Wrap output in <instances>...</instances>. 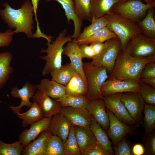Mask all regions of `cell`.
I'll list each match as a JSON object with an SVG mask.
<instances>
[{"instance_id":"6da1fadb","label":"cell","mask_w":155,"mask_h":155,"mask_svg":"<svg viewBox=\"0 0 155 155\" xmlns=\"http://www.w3.org/2000/svg\"><path fill=\"white\" fill-rule=\"evenodd\" d=\"M3 6L4 8L0 10V16L8 27L14 29L15 34L22 32L28 38H33L34 13L31 1H25L18 9L12 8L7 2L3 3Z\"/></svg>"},{"instance_id":"7a4b0ae2","label":"cell","mask_w":155,"mask_h":155,"mask_svg":"<svg viewBox=\"0 0 155 155\" xmlns=\"http://www.w3.org/2000/svg\"><path fill=\"white\" fill-rule=\"evenodd\" d=\"M153 62H155V55L134 57L130 55L126 50L121 49L108 78L140 82L142 69L146 64Z\"/></svg>"},{"instance_id":"3957f363","label":"cell","mask_w":155,"mask_h":155,"mask_svg":"<svg viewBox=\"0 0 155 155\" xmlns=\"http://www.w3.org/2000/svg\"><path fill=\"white\" fill-rule=\"evenodd\" d=\"M67 30L65 29L60 32L55 40L51 43H47V47L42 48L41 53H45L46 55L40 57L46 61L44 67L42 70V75L44 76L50 74L54 70L59 68L62 65V55L65 44L71 41L72 35H67Z\"/></svg>"},{"instance_id":"277c9868","label":"cell","mask_w":155,"mask_h":155,"mask_svg":"<svg viewBox=\"0 0 155 155\" xmlns=\"http://www.w3.org/2000/svg\"><path fill=\"white\" fill-rule=\"evenodd\" d=\"M107 19L106 27L114 32L119 40L121 49H126L130 40L136 35L142 33L137 23L117 14L110 11L105 16Z\"/></svg>"},{"instance_id":"5b68a950","label":"cell","mask_w":155,"mask_h":155,"mask_svg":"<svg viewBox=\"0 0 155 155\" xmlns=\"http://www.w3.org/2000/svg\"><path fill=\"white\" fill-rule=\"evenodd\" d=\"M83 69L88 85L86 96L89 100L103 99L101 88L109 76L106 69L103 66H97L89 62L83 63Z\"/></svg>"},{"instance_id":"8992f818","label":"cell","mask_w":155,"mask_h":155,"mask_svg":"<svg viewBox=\"0 0 155 155\" xmlns=\"http://www.w3.org/2000/svg\"><path fill=\"white\" fill-rule=\"evenodd\" d=\"M155 6V2L145 4L141 0H129L117 2L112 7L110 11L137 23L144 17L149 9Z\"/></svg>"},{"instance_id":"52a82bcc","label":"cell","mask_w":155,"mask_h":155,"mask_svg":"<svg viewBox=\"0 0 155 155\" xmlns=\"http://www.w3.org/2000/svg\"><path fill=\"white\" fill-rule=\"evenodd\" d=\"M126 50L130 55L134 57L155 55V39L142 33L138 34L130 40Z\"/></svg>"},{"instance_id":"ba28073f","label":"cell","mask_w":155,"mask_h":155,"mask_svg":"<svg viewBox=\"0 0 155 155\" xmlns=\"http://www.w3.org/2000/svg\"><path fill=\"white\" fill-rule=\"evenodd\" d=\"M121 45L118 38L109 40L107 45L91 63L96 66H103L107 72L111 73L121 50Z\"/></svg>"},{"instance_id":"9c48e42d","label":"cell","mask_w":155,"mask_h":155,"mask_svg":"<svg viewBox=\"0 0 155 155\" xmlns=\"http://www.w3.org/2000/svg\"><path fill=\"white\" fill-rule=\"evenodd\" d=\"M141 88L140 82L108 78L103 84L101 91L104 97L117 93L139 92Z\"/></svg>"},{"instance_id":"30bf717a","label":"cell","mask_w":155,"mask_h":155,"mask_svg":"<svg viewBox=\"0 0 155 155\" xmlns=\"http://www.w3.org/2000/svg\"><path fill=\"white\" fill-rule=\"evenodd\" d=\"M122 93H117L103 97L106 108L111 111L120 121L130 125L136 123L131 118L121 101Z\"/></svg>"},{"instance_id":"8fae6325","label":"cell","mask_w":155,"mask_h":155,"mask_svg":"<svg viewBox=\"0 0 155 155\" xmlns=\"http://www.w3.org/2000/svg\"><path fill=\"white\" fill-rule=\"evenodd\" d=\"M121 99L131 118L137 121L145 103L140 92L122 93Z\"/></svg>"},{"instance_id":"7c38bea8","label":"cell","mask_w":155,"mask_h":155,"mask_svg":"<svg viewBox=\"0 0 155 155\" xmlns=\"http://www.w3.org/2000/svg\"><path fill=\"white\" fill-rule=\"evenodd\" d=\"M106 111L109 120L107 134L115 146L127 134L131 132L132 127L120 121L106 108Z\"/></svg>"},{"instance_id":"4fadbf2b","label":"cell","mask_w":155,"mask_h":155,"mask_svg":"<svg viewBox=\"0 0 155 155\" xmlns=\"http://www.w3.org/2000/svg\"><path fill=\"white\" fill-rule=\"evenodd\" d=\"M60 113L74 126L89 127L91 124L92 116L86 108L62 107Z\"/></svg>"},{"instance_id":"5bb4252c","label":"cell","mask_w":155,"mask_h":155,"mask_svg":"<svg viewBox=\"0 0 155 155\" xmlns=\"http://www.w3.org/2000/svg\"><path fill=\"white\" fill-rule=\"evenodd\" d=\"M35 85L29 82H26L22 88L19 89L18 86L12 88L11 94L12 96L15 98H20L21 100L20 104L16 106H12L9 107L13 112L16 114L18 112L22 111V109L24 106L30 108L32 102L30 100L32 98L36 90Z\"/></svg>"},{"instance_id":"9a60e30c","label":"cell","mask_w":155,"mask_h":155,"mask_svg":"<svg viewBox=\"0 0 155 155\" xmlns=\"http://www.w3.org/2000/svg\"><path fill=\"white\" fill-rule=\"evenodd\" d=\"M85 108L105 130L107 131L109 120L103 99L89 100Z\"/></svg>"},{"instance_id":"2e32d148","label":"cell","mask_w":155,"mask_h":155,"mask_svg":"<svg viewBox=\"0 0 155 155\" xmlns=\"http://www.w3.org/2000/svg\"><path fill=\"white\" fill-rule=\"evenodd\" d=\"M63 47V54L69 59L70 63L76 72L79 73L87 80L83 69L82 57L81 53L80 45L75 39L69 41Z\"/></svg>"},{"instance_id":"e0dca14e","label":"cell","mask_w":155,"mask_h":155,"mask_svg":"<svg viewBox=\"0 0 155 155\" xmlns=\"http://www.w3.org/2000/svg\"><path fill=\"white\" fill-rule=\"evenodd\" d=\"M52 117H44L40 121L31 124L29 129H26L22 131L19 135V141L23 148L35 140L40 133L48 129Z\"/></svg>"},{"instance_id":"ac0fdd59","label":"cell","mask_w":155,"mask_h":155,"mask_svg":"<svg viewBox=\"0 0 155 155\" xmlns=\"http://www.w3.org/2000/svg\"><path fill=\"white\" fill-rule=\"evenodd\" d=\"M32 99L40 107L44 117H52L60 112L61 107L59 103L38 90H36Z\"/></svg>"},{"instance_id":"d6986e66","label":"cell","mask_w":155,"mask_h":155,"mask_svg":"<svg viewBox=\"0 0 155 155\" xmlns=\"http://www.w3.org/2000/svg\"><path fill=\"white\" fill-rule=\"evenodd\" d=\"M47 1H55L62 6L64 9L67 18V22L69 24L72 20L74 25V31L73 38L76 39L81 33V28L83 24V20L76 14L75 11L73 0H46Z\"/></svg>"},{"instance_id":"ffe728a7","label":"cell","mask_w":155,"mask_h":155,"mask_svg":"<svg viewBox=\"0 0 155 155\" xmlns=\"http://www.w3.org/2000/svg\"><path fill=\"white\" fill-rule=\"evenodd\" d=\"M75 135L82 155L95 147L97 141L89 126H74Z\"/></svg>"},{"instance_id":"44dd1931","label":"cell","mask_w":155,"mask_h":155,"mask_svg":"<svg viewBox=\"0 0 155 155\" xmlns=\"http://www.w3.org/2000/svg\"><path fill=\"white\" fill-rule=\"evenodd\" d=\"M71 125L69 120L59 112L52 117L48 129L53 135L60 138L64 143L68 135Z\"/></svg>"},{"instance_id":"7402d4cb","label":"cell","mask_w":155,"mask_h":155,"mask_svg":"<svg viewBox=\"0 0 155 155\" xmlns=\"http://www.w3.org/2000/svg\"><path fill=\"white\" fill-rule=\"evenodd\" d=\"M36 90H38L49 96L53 99L55 100L60 98L66 94L65 87L52 79L48 78L42 80L40 84L35 85Z\"/></svg>"},{"instance_id":"603a6c76","label":"cell","mask_w":155,"mask_h":155,"mask_svg":"<svg viewBox=\"0 0 155 155\" xmlns=\"http://www.w3.org/2000/svg\"><path fill=\"white\" fill-rule=\"evenodd\" d=\"M53 134L48 129L41 132L37 139L23 148V155H44L47 144Z\"/></svg>"},{"instance_id":"cb8c5ba5","label":"cell","mask_w":155,"mask_h":155,"mask_svg":"<svg viewBox=\"0 0 155 155\" xmlns=\"http://www.w3.org/2000/svg\"><path fill=\"white\" fill-rule=\"evenodd\" d=\"M66 94L75 96H86L88 85L85 80L78 73H75L65 85Z\"/></svg>"},{"instance_id":"d4e9b609","label":"cell","mask_w":155,"mask_h":155,"mask_svg":"<svg viewBox=\"0 0 155 155\" xmlns=\"http://www.w3.org/2000/svg\"><path fill=\"white\" fill-rule=\"evenodd\" d=\"M117 0H90L91 21L105 16Z\"/></svg>"},{"instance_id":"484cf974","label":"cell","mask_w":155,"mask_h":155,"mask_svg":"<svg viewBox=\"0 0 155 155\" xmlns=\"http://www.w3.org/2000/svg\"><path fill=\"white\" fill-rule=\"evenodd\" d=\"M92 116V122L89 127L94 135L97 142L105 151L109 153L111 155H114L111 143L107 134Z\"/></svg>"},{"instance_id":"4316f807","label":"cell","mask_w":155,"mask_h":155,"mask_svg":"<svg viewBox=\"0 0 155 155\" xmlns=\"http://www.w3.org/2000/svg\"><path fill=\"white\" fill-rule=\"evenodd\" d=\"M16 114L19 118L22 120V125L24 127L38 122L44 117L40 107L34 102H33L32 106L27 111L22 113L18 112Z\"/></svg>"},{"instance_id":"83f0119b","label":"cell","mask_w":155,"mask_h":155,"mask_svg":"<svg viewBox=\"0 0 155 155\" xmlns=\"http://www.w3.org/2000/svg\"><path fill=\"white\" fill-rule=\"evenodd\" d=\"M12 57L9 52L0 53V89L4 87L13 71L11 65Z\"/></svg>"},{"instance_id":"f1b7e54d","label":"cell","mask_w":155,"mask_h":155,"mask_svg":"<svg viewBox=\"0 0 155 155\" xmlns=\"http://www.w3.org/2000/svg\"><path fill=\"white\" fill-rule=\"evenodd\" d=\"M154 8L149 9L144 17L137 24L143 34L150 38L155 39Z\"/></svg>"},{"instance_id":"f546056e","label":"cell","mask_w":155,"mask_h":155,"mask_svg":"<svg viewBox=\"0 0 155 155\" xmlns=\"http://www.w3.org/2000/svg\"><path fill=\"white\" fill-rule=\"evenodd\" d=\"M75 72L70 63H68L62 65L59 68L51 71L50 74L54 80L65 86Z\"/></svg>"},{"instance_id":"4dcf8cb0","label":"cell","mask_w":155,"mask_h":155,"mask_svg":"<svg viewBox=\"0 0 155 155\" xmlns=\"http://www.w3.org/2000/svg\"><path fill=\"white\" fill-rule=\"evenodd\" d=\"M117 38L116 34L106 26L100 29L87 38L78 42L79 45L94 42L103 43L110 39Z\"/></svg>"},{"instance_id":"1f68e13d","label":"cell","mask_w":155,"mask_h":155,"mask_svg":"<svg viewBox=\"0 0 155 155\" xmlns=\"http://www.w3.org/2000/svg\"><path fill=\"white\" fill-rule=\"evenodd\" d=\"M108 40L103 43L94 42L80 45L83 59H93L98 56L107 45Z\"/></svg>"},{"instance_id":"d6a6232c","label":"cell","mask_w":155,"mask_h":155,"mask_svg":"<svg viewBox=\"0 0 155 155\" xmlns=\"http://www.w3.org/2000/svg\"><path fill=\"white\" fill-rule=\"evenodd\" d=\"M61 107L69 106L85 108L89 100L86 96H75L65 94L64 96L55 99Z\"/></svg>"},{"instance_id":"836d02e7","label":"cell","mask_w":155,"mask_h":155,"mask_svg":"<svg viewBox=\"0 0 155 155\" xmlns=\"http://www.w3.org/2000/svg\"><path fill=\"white\" fill-rule=\"evenodd\" d=\"M91 22V24L85 27L78 37L75 39L76 42L87 38L100 29L106 26L107 23V19L105 16H104Z\"/></svg>"},{"instance_id":"e575fe53","label":"cell","mask_w":155,"mask_h":155,"mask_svg":"<svg viewBox=\"0 0 155 155\" xmlns=\"http://www.w3.org/2000/svg\"><path fill=\"white\" fill-rule=\"evenodd\" d=\"M63 145L64 155H82L75 135L74 125L72 124Z\"/></svg>"},{"instance_id":"d590c367","label":"cell","mask_w":155,"mask_h":155,"mask_svg":"<svg viewBox=\"0 0 155 155\" xmlns=\"http://www.w3.org/2000/svg\"><path fill=\"white\" fill-rule=\"evenodd\" d=\"M44 155H64L63 143L61 139L53 135L47 144Z\"/></svg>"},{"instance_id":"8d00e7d4","label":"cell","mask_w":155,"mask_h":155,"mask_svg":"<svg viewBox=\"0 0 155 155\" xmlns=\"http://www.w3.org/2000/svg\"><path fill=\"white\" fill-rule=\"evenodd\" d=\"M144 125L146 133H150L155 127V106L145 103L144 107Z\"/></svg>"},{"instance_id":"74e56055","label":"cell","mask_w":155,"mask_h":155,"mask_svg":"<svg viewBox=\"0 0 155 155\" xmlns=\"http://www.w3.org/2000/svg\"><path fill=\"white\" fill-rule=\"evenodd\" d=\"M75 12L80 18L91 22L90 0H73Z\"/></svg>"},{"instance_id":"f35d334b","label":"cell","mask_w":155,"mask_h":155,"mask_svg":"<svg viewBox=\"0 0 155 155\" xmlns=\"http://www.w3.org/2000/svg\"><path fill=\"white\" fill-rule=\"evenodd\" d=\"M23 148L19 140L7 144L0 139V155H20Z\"/></svg>"},{"instance_id":"ab89813d","label":"cell","mask_w":155,"mask_h":155,"mask_svg":"<svg viewBox=\"0 0 155 155\" xmlns=\"http://www.w3.org/2000/svg\"><path fill=\"white\" fill-rule=\"evenodd\" d=\"M140 92L146 103L155 105V88L141 82Z\"/></svg>"},{"instance_id":"60d3db41","label":"cell","mask_w":155,"mask_h":155,"mask_svg":"<svg viewBox=\"0 0 155 155\" xmlns=\"http://www.w3.org/2000/svg\"><path fill=\"white\" fill-rule=\"evenodd\" d=\"M114 147L115 155H133L132 148L124 136Z\"/></svg>"},{"instance_id":"b9f144b4","label":"cell","mask_w":155,"mask_h":155,"mask_svg":"<svg viewBox=\"0 0 155 155\" xmlns=\"http://www.w3.org/2000/svg\"><path fill=\"white\" fill-rule=\"evenodd\" d=\"M153 132L146 133L144 139L145 153L148 155L155 154V134Z\"/></svg>"},{"instance_id":"7bdbcfd3","label":"cell","mask_w":155,"mask_h":155,"mask_svg":"<svg viewBox=\"0 0 155 155\" xmlns=\"http://www.w3.org/2000/svg\"><path fill=\"white\" fill-rule=\"evenodd\" d=\"M15 33L11 29H9L4 32H0V47L8 46L13 40V37Z\"/></svg>"},{"instance_id":"ee69618b","label":"cell","mask_w":155,"mask_h":155,"mask_svg":"<svg viewBox=\"0 0 155 155\" xmlns=\"http://www.w3.org/2000/svg\"><path fill=\"white\" fill-rule=\"evenodd\" d=\"M150 78H155V62L146 64L141 72V79Z\"/></svg>"},{"instance_id":"f6af8a7d","label":"cell","mask_w":155,"mask_h":155,"mask_svg":"<svg viewBox=\"0 0 155 155\" xmlns=\"http://www.w3.org/2000/svg\"><path fill=\"white\" fill-rule=\"evenodd\" d=\"M84 155H111L105 151L97 142L96 146L86 152Z\"/></svg>"},{"instance_id":"bcb514c9","label":"cell","mask_w":155,"mask_h":155,"mask_svg":"<svg viewBox=\"0 0 155 155\" xmlns=\"http://www.w3.org/2000/svg\"><path fill=\"white\" fill-rule=\"evenodd\" d=\"M132 150L133 155H142L145 153L144 147L141 144H137L134 145Z\"/></svg>"},{"instance_id":"7dc6e473","label":"cell","mask_w":155,"mask_h":155,"mask_svg":"<svg viewBox=\"0 0 155 155\" xmlns=\"http://www.w3.org/2000/svg\"><path fill=\"white\" fill-rule=\"evenodd\" d=\"M40 0H31V3L32 4L33 9L34 15L35 16V20L36 22V27H39V23L37 16V10L38 7V3Z\"/></svg>"},{"instance_id":"c3c4849f","label":"cell","mask_w":155,"mask_h":155,"mask_svg":"<svg viewBox=\"0 0 155 155\" xmlns=\"http://www.w3.org/2000/svg\"><path fill=\"white\" fill-rule=\"evenodd\" d=\"M140 81L141 82L155 88V78H142L140 79Z\"/></svg>"},{"instance_id":"681fc988","label":"cell","mask_w":155,"mask_h":155,"mask_svg":"<svg viewBox=\"0 0 155 155\" xmlns=\"http://www.w3.org/2000/svg\"><path fill=\"white\" fill-rule=\"evenodd\" d=\"M129 0H117L118 2H123ZM145 1L146 3L150 4L155 2V0H141Z\"/></svg>"},{"instance_id":"f907efd6","label":"cell","mask_w":155,"mask_h":155,"mask_svg":"<svg viewBox=\"0 0 155 155\" xmlns=\"http://www.w3.org/2000/svg\"></svg>"}]
</instances>
